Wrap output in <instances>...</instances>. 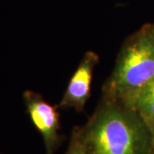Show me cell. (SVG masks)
<instances>
[{"mask_svg":"<svg viewBox=\"0 0 154 154\" xmlns=\"http://www.w3.org/2000/svg\"><path fill=\"white\" fill-rule=\"evenodd\" d=\"M122 104L138 113L145 122L154 118V78Z\"/></svg>","mask_w":154,"mask_h":154,"instance_id":"5","label":"cell"},{"mask_svg":"<svg viewBox=\"0 0 154 154\" xmlns=\"http://www.w3.org/2000/svg\"><path fill=\"white\" fill-rule=\"evenodd\" d=\"M148 127L151 138V154H154V118L146 122Z\"/></svg>","mask_w":154,"mask_h":154,"instance_id":"7","label":"cell"},{"mask_svg":"<svg viewBox=\"0 0 154 154\" xmlns=\"http://www.w3.org/2000/svg\"><path fill=\"white\" fill-rule=\"evenodd\" d=\"M73 133L87 154H151L148 127L131 108L105 99Z\"/></svg>","mask_w":154,"mask_h":154,"instance_id":"1","label":"cell"},{"mask_svg":"<svg viewBox=\"0 0 154 154\" xmlns=\"http://www.w3.org/2000/svg\"><path fill=\"white\" fill-rule=\"evenodd\" d=\"M98 61L99 56L94 51H88L85 54L71 77L58 107L73 108L77 111L84 109L91 95L93 74Z\"/></svg>","mask_w":154,"mask_h":154,"instance_id":"4","label":"cell"},{"mask_svg":"<svg viewBox=\"0 0 154 154\" xmlns=\"http://www.w3.org/2000/svg\"><path fill=\"white\" fill-rule=\"evenodd\" d=\"M154 78V24H146L125 41L104 87L105 99L124 103Z\"/></svg>","mask_w":154,"mask_h":154,"instance_id":"2","label":"cell"},{"mask_svg":"<svg viewBox=\"0 0 154 154\" xmlns=\"http://www.w3.org/2000/svg\"><path fill=\"white\" fill-rule=\"evenodd\" d=\"M65 154H87L74 133H72L71 140Z\"/></svg>","mask_w":154,"mask_h":154,"instance_id":"6","label":"cell"},{"mask_svg":"<svg viewBox=\"0 0 154 154\" xmlns=\"http://www.w3.org/2000/svg\"><path fill=\"white\" fill-rule=\"evenodd\" d=\"M23 99L31 121L43 137L46 154H53L59 141V114L57 107L30 90L24 92Z\"/></svg>","mask_w":154,"mask_h":154,"instance_id":"3","label":"cell"}]
</instances>
